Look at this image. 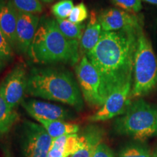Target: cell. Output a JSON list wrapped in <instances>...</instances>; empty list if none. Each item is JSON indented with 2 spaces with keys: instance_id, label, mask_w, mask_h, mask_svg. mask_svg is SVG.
<instances>
[{
  "instance_id": "4",
  "label": "cell",
  "mask_w": 157,
  "mask_h": 157,
  "mask_svg": "<svg viewBox=\"0 0 157 157\" xmlns=\"http://www.w3.org/2000/svg\"><path fill=\"white\" fill-rule=\"evenodd\" d=\"M114 127L119 134L146 140L157 135V110L143 99L137 100L116 120Z\"/></svg>"
},
{
  "instance_id": "23",
  "label": "cell",
  "mask_w": 157,
  "mask_h": 157,
  "mask_svg": "<svg viewBox=\"0 0 157 157\" xmlns=\"http://www.w3.org/2000/svg\"><path fill=\"white\" fill-rule=\"evenodd\" d=\"M87 7L83 2H81L74 6L69 17H68V20L72 23L81 24L87 18Z\"/></svg>"
},
{
  "instance_id": "9",
  "label": "cell",
  "mask_w": 157,
  "mask_h": 157,
  "mask_svg": "<svg viewBox=\"0 0 157 157\" xmlns=\"http://www.w3.org/2000/svg\"><path fill=\"white\" fill-rule=\"evenodd\" d=\"M28 74L22 64L17 65L7 74L0 86V92L7 105L15 109L26 93Z\"/></svg>"
},
{
  "instance_id": "21",
  "label": "cell",
  "mask_w": 157,
  "mask_h": 157,
  "mask_svg": "<svg viewBox=\"0 0 157 157\" xmlns=\"http://www.w3.org/2000/svg\"><path fill=\"white\" fill-rule=\"evenodd\" d=\"M74 7L72 0H60L52 6L51 10L56 19H66L69 17Z\"/></svg>"
},
{
  "instance_id": "31",
  "label": "cell",
  "mask_w": 157,
  "mask_h": 157,
  "mask_svg": "<svg viewBox=\"0 0 157 157\" xmlns=\"http://www.w3.org/2000/svg\"><path fill=\"white\" fill-rule=\"evenodd\" d=\"M6 157H11L10 154H7V155H6Z\"/></svg>"
},
{
  "instance_id": "13",
  "label": "cell",
  "mask_w": 157,
  "mask_h": 157,
  "mask_svg": "<svg viewBox=\"0 0 157 157\" xmlns=\"http://www.w3.org/2000/svg\"><path fill=\"white\" fill-rule=\"evenodd\" d=\"M17 21V11L12 0H0V29L15 50Z\"/></svg>"
},
{
  "instance_id": "3",
  "label": "cell",
  "mask_w": 157,
  "mask_h": 157,
  "mask_svg": "<svg viewBox=\"0 0 157 157\" xmlns=\"http://www.w3.org/2000/svg\"><path fill=\"white\" fill-rule=\"evenodd\" d=\"M28 56L39 64L74 65L79 59V42L66 38L59 30L56 20L43 16Z\"/></svg>"
},
{
  "instance_id": "2",
  "label": "cell",
  "mask_w": 157,
  "mask_h": 157,
  "mask_svg": "<svg viewBox=\"0 0 157 157\" xmlns=\"http://www.w3.org/2000/svg\"><path fill=\"white\" fill-rule=\"evenodd\" d=\"M26 94L67 104L76 111H82L84 106L79 85L71 72L62 67L31 68L28 74Z\"/></svg>"
},
{
  "instance_id": "15",
  "label": "cell",
  "mask_w": 157,
  "mask_h": 157,
  "mask_svg": "<svg viewBox=\"0 0 157 157\" xmlns=\"http://www.w3.org/2000/svg\"><path fill=\"white\" fill-rule=\"evenodd\" d=\"M103 130L96 125H88L80 135L83 140L82 148L70 157H93L103 137Z\"/></svg>"
},
{
  "instance_id": "19",
  "label": "cell",
  "mask_w": 157,
  "mask_h": 157,
  "mask_svg": "<svg viewBox=\"0 0 157 157\" xmlns=\"http://www.w3.org/2000/svg\"><path fill=\"white\" fill-rule=\"evenodd\" d=\"M56 21L59 30L66 38L80 42L85 25L82 23L77 24L72 23L67 19H56Z\"/></svg>"
},
{
  "instance_id": "12",
  "label": "cell",
  "mask_w": 157,
  "mask_h": 157,
  "mask_svg": "<svg viewBox=\"0 0 157 157\" xmlns=\"http://www.w3.org/2000/svg\"><path fill=\"white\" fill-rule=\"evenodd\" d=\"M40 17L38 15L17 11L16 50L21 54H29L38 29Z\"/></svg>"
},
{
  "instance_id": "29",
  "label": "cell",
  "mask_w": 157,
  "mask_h": 157,
  "mask_svg": "<svg viewBox=\"0 0 157 157\" xmlns=\"http://www.w3.org/2000/svg\"><path fill=\"white\" fill-rule=\"evenodd\" d=\"M3 67V62L0 60V71L2 70V68Z\"/></svg>"
},
{
  "instance_id": "17",
  "label": "cell",
  "mask_w": 157,
  "mask_h": 157,
  "mask_svg": "<svg viewBox=\"0 0 157 157\" xmlns=\"http://www.w3.org/2000/svg\"><path fill=\"white\" fill-rule=\"evenodd\" d=\"M37 121H39V123H40V124L46 129L52 140L64 135L77 134L79 130V126L78 124L66 121H48L41 119Z\"/></svg>"
},
{
  "instance_id": "28",
  "label": "cell",
  "mask_w": 157,
  "mask_h": 157,
  "mask_svg": "<svg viewBox=\"0 0 157 157\" xmlns=\"http://www.w3.org/2000/svg\"><path fill=\"white\" fill-rule=\"evenodd\" d=\"M41 2L43 3H46V4H50V3H52L54 2L57 1V0H40Z\"/></svg>"
},
{
  "instance_id": "16",
  "label": "cell",
  "mask_w": 157,
  "mask_h": 157,
  "mask_svg": "<svg viewBox=\"0 0 157 157\" xmlns=\"http://www.w3.org/2000/svg\"><path fill=\"white\" fill-rule=\"evenodd\" d=\"M102 31L101 25L98 21V15L95 10H92L89 21L79 42V48L84 53L87 55L95 48L99 41Z\"/></svg>"
},
{
  "instance_id": "10",
  "label": "cell",
  "mask_w": 157,
  "mask_h": 157,
  "mask_svg": "<svg viewBox=\"0 0 157 157\" xmlns=\"http://www.w3.org/2000/svg\"><path fill=\"white\" fill-rule=\"evenodd\" d=\"M21 105L26 112L36 121L41 119L66 121L74 117L73 112L66 108L38 100H25L23 101Z\"/></svg>"
},
{
  "instance_id": "14",
  "label": "cell",
  "mask_w": 157,
  "mask_h": 157,
  "mask_svg": "<svg viewBox=\"0 0 157 157\" xmlns=\"http://www.w3.org/2000/svg\"><path fill=\"white\" fill-rule=\"evenodd\" d=\"M83 140L78 134L67 135L55 139L48 157H70L82 148Z\"/></svg>"
},
{
  "instance_id": "26",
  "label": "cell",
  "mask_w": 157,
  "mask_h": 157,
  "mask_svg": "<svg viewBox=\"0 0 157 157\" xmlns=\"http://www.w3.org/2000/svg\"><path fill=\"white\" fill-rule=\"evenodd\" d=\"M93 157H114L109 147L105 143H101L96 148Z\"/></svg>"
},
{
  "instance_id": "1",
  "label": "cell",
  "mask_w": 157,
  "mask_h": 157,
  "mask_svg": "<svg viewBox=\"0 0 157 157\" xmlns=\"http://www.w3.org/2000/svg\"><path fill=\"white\" fill-rule=\"evenodd\" d=\"M142 25L116 31H102L98 44L86 55L101 77L105 98L132 82L133 65Z\"/></svg>"
},
{
  "instance_id": "18",
  "label": "cell",
  "mask_w": 157,
  "mask_h": 157,
  "mask_svg": "<svg viewBox=\"0 0 157 157\" xmlns=\"http://www.w3.org/2000/svg\"><path fill=\"white\" fill-rule=\"evenodd\" d=\"M17 118L18 115L15 110L7 105L0 92V137L9 132Z\"/></svg>"
},
{
  "instance_id": "24",
  "label": "cell",
  "mask_w": 157,
  "mask_h": 157,
  "mask_svg": "<svg viewBox=\"0 0 157 157\" xmlns=\"http://www.w3.org/2000/svg\"><path fill=\"white\" fill-rule=\"evenodd\" d=\"M13 58V49L0 29V60L2 62H9Z\"/></svg>"
},
{
  "instance_id": "5",
  "label": "cell",
  "mask_w": 157,
  "mask_h": 157,
  "mask_svg": "<svg viewBox=\"0 0 157 157\" xmlns=\"http://www.w3.org/2000/svg\"><path fill=\"white\" fill-rule=\"evenodd\" d=\"M131 96L139 98L157 87V56L143 29L140 31L133 65Z\"/></svg>"
},
{
  "instance_id": "7",
  "label": "cell",
  "mask_w": 157,
  "mask_h": 157,
  "mask_svg": "<svg viewBox=\"0 0 157 157\" xmlns=\"http://www.w3.org/2000/svg\"><path fill=\"white\" fill-rule=\"evenodd\" d=\"M21 138L23 156L48 157L53 140L42 125L25 121Z\"/></svg>"
},
{
  "instance_id": "25",
  "label": "cell",
  "mask_w": 157,
  "mask_h": 157,
  "mask_svg": "<svg viewBox=\"0 0 157 157\" xmlns=\"http://www.w3.org/2000/svg\"><path fill=\"white\" fill-rule=\"evenodd\" d=\"M119 157H152L148 151L142 147L128 146L120 153Z\"/></svg>"
},
{
  "instance_id": "6",
  "label": "cell",
  "mask_w": 157,
  "mask_h": 157,
  "mask_svg": "<svg viewBox=\"0 0 157 157\" xmlns=\"http://www.w3.org/2000/svg\"><path fill=\"white\" fill-rule=\"evenodd\" d=\"M77 77L82 97L91 107L101 108L106 100L99 74L93 65L84 56L76 65Z\"/></svg>"
},
{
  "instance_id": "30",
  "label": "cell",
  "mask_w": 157,
  "mask_h": 157,
  "mask_svg": "<svg viewBox=\"0 0 157 157\" xmlns=\"http://www.w3.org/2000/svg\"><path fill=\"white\" fill-rule=\"evenodd\" d=\"M152 157H157V151H156V152H155V153H154V156H153Z\"/></svg>"
},
{
  "instance_id": "27",
  "label": "cell",
  "mask_w": 157,
  "mask_h": 157,
  "mask_svg": "<svg viewBox=\"0 0 157 157\" xmlns=\"http://www.w3.org/2000/svg\"><path fill=\"white\" fill-rule=\"evenodd\" d=\"M141 1H144L146 2H148L151 5H154L157 6V0H141Z\"/></svg>"
},
{
  "instance_id": "20",
  "label": "cell",
  "mask_w": 157,
  "mask_h": 157,
  "mask_svg": "<svg viewBox=\"0 0 157 157\" xmlns=\"http://www.w3.org/2000/svg\"><path fill=\"white\" fill-rule=\"evenodd\" d=\"M17 11L38 15L42 13L43 5L40 0H12Z\"/></svg>"
},
{
  "instance_id": "11",
  "label": "cell",
  "mask_w": 157,
  "mask_h": 157,
  "mask_svg": "<svg viewBox=\"0 0 157 157\" xmlns=\"http://www.w3.org/2000/svg\"><path fill=\"white\" fill-rule=\"evenodd\" d=\"M98 21L103 31H116L142 25V21L137 15L115 7L102 10L98 15Z\"/></svg>"
},
{
  "instance_id": "22",
  "label": "cell",
  "mask_w": 157,
  "mask_h": 157,
  "mask_svg": "<svg viewBox=\"0 0 157 157\" xmlns=\"http://www.w3.org/2000/svg\"><path fill=\"white\" fill-rule=\"evenodd\" d=\"M111 2L119 9L136 14L142 10L141 0H111Z\"/></svg>"
},
{
  "instance_id": "8",
  "label": "cell",
  "mask_w": 157,
  "mask_h": 157,
  "mask_svg": "<svg viewBox=\"0 0 157 157\" xmlns=\"http://www.w3.org/2000/svg\"><path fill=\"white\" fill-rule=\"evenodd\" d=\"M132 82L114 90L104 102L103 105L95 113L88 117L91 122L109 120L119 115L123 114L130 105Z\"/></svg>"
}]
</instances>
